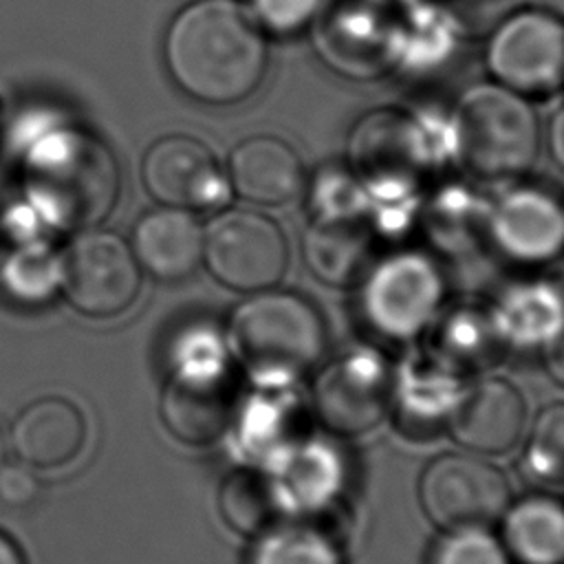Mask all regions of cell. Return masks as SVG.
Segmentation results:
<instances>
[{
    "mask_svg": "<svg viewBox=\"0 0 564 564\" xmlns=\"http://www.w3.org/2000/svg\"><path fill=\"white\" fill-rule=\"evenodd\" d=\"M163 57L174 84L212 106L247 99L267 73L264 37L236 0L183 7L165 31Z\"/></svg>",
    "mask_w": 564,
    "mask_h": 564,
    "instance_id": "1",
    "label": "cell"
},
{
    "mask_svg": "<svg viewBox=\"0 0 564 564\" xmlns=\"http://www.w3.org/2000/svg\"><path fill=\"white\" fill-rule=\"evenodd\" d=\"M29 203L57 229L86 231L99 225L119 198V165L93 132L53 128L31 141L22 156Z\"/></svg>",
    "mask_w": 564,
    "mask_h": 564,
    "instance_id": "2",
    "label": "cell"
},
{
    "mask_svg": "<svg viewBox=\"0 0 564 564\" xmlns=\"http://www.w3.org/2000/svg\"><path fill=\"white\" fill-rule=\"evenodd\" d=\"M225 337L251 381H297L326 350L319 311L306 297L278 289L249 293L234 308Z\"/></svg>",
    "mask_w": 564,
    "mask_h": 564,
    "instance_id": "3",
    "label": "cell"
},
{
    "mask_svg": "<svg viewBox=\"0 0 564 564\" xmlns=\"http://www.w3.org/2000/svg\"><path fill=\"white\" fill-rule=\"evenodd\" d=\"M456 156L474 176L513 178L540 152V121L527 97L491 82L463 93L454 110Z\"/></svg>",
    "mask_w": 564,
    "mask_h": 564,
    "instance_id": "4",
    "label": "cell"
},
{
    "mask_svg": "<svg viewBox=\"0 0 564 564\" xmlns=\"http://www.w3.org/2000/svg\"><path fill=\"white\" fill-rule=\"evenodd\" d=\"M445 282L427 256L399 251L364 275L359 306L368 326L392 341H410L438 315Z\"/></svg>",
    "mask_w": 564,
    "mask_h": 564,
    "instance_id": "5",
    "label": "cell"
},
{
    "mask_svg": "<svg viewBox=\"0 0 564 564\" xmlns=\"http://www.w3.org/2000/svg\"><path fill=\"white\" fill-rule=\"evenodd\" d=\"M419 505L427 520L443 529H487L511 505L507 476L474 452H445L419 476Z\"/></svg>",
    "mask_w": 564,
    "mask_h": 564,
    "instance_id": "6",
    "label": "cell"
},
{
    "mask_svg": "<svg viewBox=\"0 0 564 564\" xmlns=\"http://www.w3.org/2000/svg\"><path fill=\"white\" fill-rule=\"evenodd\" d=\"M487 68L496 84L542 97L564 86V20L529 7L505 18L489 37Z\"/></svg>",
    "mask_w": 564,
    "mask_h": 564,
    "instance_id": "7",
    "label": "cell"
},
{
    "mask_svg": "<svg viewBox=\"0 0 564 564\" xmlns=\"http://www.w3.org/2000/svg\"><path fill=\"white\" fill-rule=\"evenodd\" d=\"M392 368L372 348H352L324 366L311 390V410L333 436L375 430L390 410Z\"/></svg>",
    "mask_w": 564,
    "mask_h": 564,
    "instance_id": "8",
    "label": "cell"
},
{
    "mask_svg": "<svg viewBox=\"0 0 564 564\" xmlns=\"http://www.w3.org/2000/svg\"><path fill=\"white\" fill-rule=\"evenodd\" d=\"M203 262L227 289L258 293L284 278L289 245L271 218L251 209H229L205 229Z\"/></svg>",
    "mask_w": 564,
    "mask_h": 564,
    "instance_id": "9",
    "label": "cell"
},
{
    "mask_svg": "<svg viewBox=\"0 0 564 564\" xmlns=\"http://www.w3.org/2000/svg\"><path fill=\"white\" fill-rule=\"evenodd\" d=\"M139 286L141 269L130 245L110 231H79L62 253V291L88 317L123 313Z\"/></svg>",
    "mask_w": 564,
    "mask_h": 564,
    "instance_id": "10",
    "label": "cell"
},
{
    "mask_svg": "<svg viewBox=\"0 0 564 564\" xmlns=\"http://www.w3.org/2000/svg\"><path fill=\"white\" fill-rule=\"evenodd\" d=\"M278 511L291 518H315L337 502L348 482V460L328 438L302 434L260 467Z\"/></svg>",
    "mask_w": 564,
    "mask_h": 564,
    "instance_id": "11",
    "label": "cell"
},
{
    "mask_svg": "<svg viewBox=\"0 0 564 564\" xmlns=\"http://www.w3.org/2000/svg\"><path fill=\"white\" fill-rule=\"evenodd\" d=\"M238 390L227 366H172L159 414L181 443L203 447L227 434Z\"/></svg>",
    "mask_w": 564,
    "mask_h": 564,
    "instance_id": "12",
    "label": "cell"
},
{
    "mask_svg": "<svg viewBox=\"0 0 564 564\" xmlns=\"http://www.w3.org/2000/svg\"><path fill=\"white\" fill-rule=\"evenodd\" d=\"M141 181L148 194L167 207H207L225 196V176L214 152L183 132L165 134L145 150Z\"/></svg>",
    "mask_w": 564,
    "mask_h": 564,
    "instance_id": "13",
    "label": "cell"
},
{
    "mask_svg": "<svg viewBox=\"0 0 564 564\" xmlns=\"http://www.w3.org/2000/svg\"><path fill=\"white\" fill-rule=\"evenodd\" d=\"M529 408L524 394L502 377L465 386L445 430L467 452L502 456L518 445L527 430Z\"/></svg>",
    "mask_w": 564,
    "mask_h": 564,
    "instance_id": "14",
    "label": "cell"
},
{
    "mask_svg": "<svg viewBox=\"0 0 564 564\" xmlns=\"http://www.w3.org/2000/svg\"><path fill=\"white\" fill-rule=\"evenodd\" d=\"M306 405L297 381H253L238 399L227 434L245 465L262 467L273 454L304 434Z\"/></svg>",
    "mask_w": 564,
    "mask_h": 564,
    "instance_id": "15",
    "label": "cell"
},
{
    "mask_svg": "<svg viewBox=\"0 0 564 564\" xmlns=\"http://www.w3.org/2000/svg\"><path fill=\"white\" fill-rule=\"evenodd\" d=\"M489 231L513 262H549L564 249V205L544 189L516 187L494 205Z\"/></svg>",
    "mask_w": 564,
    "mask_h": 564,
    "instance_id": "16",
    "label": "cell"
},
{
    "mask_svg": "<svg viewBox=\"0 0 564 564\" xmlns=\"http://www.w3.org/2000/svg\"><path fill=\"white\" fill-rule=\"evenodd\" d=\"M130 249L141 269L163 282L189 278L203 262L205 229L194 214L181 207L145 212L134 229Z\"/></svg>",
    "mask_w": 564,
    "mask_h": 564,
    "instance_id": "17",
    "label": "cell"
},
{
    "mask_svg": "<svg viewBox=\"0 0 564 564\" xmlns=\"http://www.w3.org/2000/svg\"><path fill=\"white\" fill-rule=\"evenodd\" d=\"M227 176L240 198L262 207H282L304 189V167L297 152L271 134L240 141L229 156Z\"/></svg>",
    "mask_w": 564,
    "mask_h": 564,
    "instance_id": "18",
    "label": "cell"
},
{
    "mask_svg": "<svg viewBox=\"0 0 564 564\" xmlns=\"http://www.w3.org/2000/svg\"><path fill=\"white\" fill-rule=\"evenodd\" d=\"M463 390V375L432 352L414 355L392 370L390 410L408 432H434L445 427Z\"/></svg>",
    "mask_w": 564,
    "mask_h": 564,
    "instance_id": "19",
    "label": "cell"
},
{
    "mask_svg": "<svg viewBox=\"0 0 564 564\" xmlns=\"http://www.w3.org/2000/svg\"><path fill=\"white\" fill-rule=\"evenodd\" d=\"M86 441V421L75 403L62 397H46L29 403L11 427L15 456L40 469L70 463Z\"/></svg>",
    "mask_w": 564,
    "mask_h": 564,
    "instance_id": "20",
    "label": "cell"
},
{
    "mask_svg": "<svg viewBox=\"0 0 564 564\" xmlns=\"http://www.w3.org/2000/svg\"><path fill=\"white\" fill-rule=\"evenodd\" d=\"M500 542L520 564H564V502L533 494L502 513Z\"/></svg>",
    "mask_w": 564,
    "mask_h": 564,
    "instance_id": "21",
    "label": "cell"
},
{
    "mask_svg": "<svg viewBox=\"0 0 564 564\" xmlns=\"http://www.w3.org/2000/svg\"><path fill=\"white\" fill-rule=\"evenodd\" d=\"M489 315L505 346L538 348L562 326L564 297L549 284H518L498 300Z\"/></svg>",
    "mask_w": 564,
    "mask_h": 564,
    "instance_id": "22",
    "label": "cell"
},
{
    "mask_svg": "<svg viewBox=\"0 0 564 564\" xmlns=\"http://www.w3.org/2000/svg\"><path fill=\"white\" fill-rule=\"evenodd\" d=\"M368 247L366 231L344 214L313 220L304 242L311 271L328 284H348L364 278L370 269Z\"/></svg>",
    "mask_w": 564,
    "mask_h": 564,
    "instance_id": "23",
    "label": "cell"
},
{
    "mask_svg": "<svg viewBox=\"0 0 564 564\" xmlns=\"http://www.w3.org/2000/svg\"><path fill=\"white\" fill-rule=\"evenodd\" d=\"M247 564H346L339 542L311 518L273 522L253 538Z\"/></svg>",
    "mask_w": 564,
    "mask_h": 564,
    "instance_id": "24",
    "label": "cell"
},
{
    "mask_svg": "<svg viewBox=\"0 0 564 564\" xmlns=\"http://www.w3.org/2000/svg\"><path fill=\"white\" fill-rule=\"evenodd\" d=\"M502 348L505 344L500 341L489 313L460 308L449 313L436 326L434 348L430 352L458 375L467 377L496 361Z\"/></svg>",
    "mask_w": 564,
    "mask_h": 564,
    "instance_id": "25",
    "label": "cell"
},
{
    "mask_svg": "<svg viewBox=\"0 0 564 564\" xmlns=\"http://www.w3.org/2000/svg\"><path fill=\"white\" fill-rule=\"evenodd\" d=\"M0 289L15 304H46L62 289V256L42 240H22L7 260H0Z\"/></svg>",
    "mask_w": 564,
    "mask_h": 564,
    "instance_id": "26",
    "label": "cell"
},
{
    "mask_svg": "<svg viewBox=\"0 0 564 564\" xmlns=\"http://www.w3.org/2000/svg\"><path fill=\"white\" fill-rule=\"evenodd\" d=\"M218 511L225 524L245 538H256L280 516L264 471L251 465L238 467L223 478Z\"/></svg>",
    "mask_w": 564,
    "mask_h": 564,
    "instance_id": "27",
    "label": "cell"
},
{
    "mask_svg": "<svg viewBox=\"0 0 564 564\" xmlns=\"http://www.w3.org/2000/svg\"><path fill=\"white\" fill-rule=\"evenodd\" d=\"M522 467L542 487H564V401L546 405L533 421Z\"/></svg>",
    "mask_w": 564,
    "mask_h": 564,
    "instance_id": "28",
    "label": "cell"
},
{
    "mask_svg": "<svg viewBox=\"0 0 564 564\" xmlns=\"http://www.w3.org/2000/svg\"><path fill=\"white\" fill-rule=\"evenodd\" d=\"M430 564H509V555L487 529H456L436 540Z\"/></svg>",
    "mask_w": 564,
    "mask_h": 564,
    "instance_id": "29",
    "label": "cell"
},
{
    "mask_svg": "<svg viewBox=\"0 0 564 564\" xmlns=\"http://www.w3.org/2000/svg\"><path fill=\"white\" fill-rule=\"evenodd\" d=\"M319 0H249L253 20L280 33L300 29L317 9Z\"/></svg>",
    "mask_w": 564,
    "mask_h": 564,
    "instance_id": "30",
    "label": "cell"
},
{
    "mask_svg": "<svg viewBox=\"0 0 564 564\" xmlns=\"http://www.w3.org/2000/svg\"><path fill=\"white\" fill-rule=\"evenodd\" d=\"M40 485L35 476L20 465L0 467V502L7 507H24L35 500Z\"/></svg>",
    "mask_w": 564,
    "mask_h": 564,
    "instance_id": "31",
    "label": "cell"
},
{
    "mask_svg": "<svg viewBox=\"0 0 564 564\" xmlns=\"http://www.w3.org/2000/svg\"><path fill=\"white\" fill-rule=\"evenodd\" d=\"M542 348H544V368L549 377L560 388H564V322Z\"/></svg>",
    "mask_w": 564,
    "mask_h": 564,
    "instance_id": "32",
    "label": "cell"
},
{
    "mask_svg": "<svg viewBox=\"0 0 564 564\" xmlns=\"http://www.w3.org/2000/svg\"><path fill=\"white\" fill-rule=\"evenodd\" d=\"M546 141H549V152H551L553 161L564 172V106L557 108V112L553 115V119L549 123Z\"/></svg>",
    "mask_w": 564,
    "mask_h": 564,
    "instance_id": "33",
    "label": "cell"
},
{
    "mask_svg": "<svg viewBox=\"0 0 564 564\" xmlns=\"http://www.w3.org/2000/svg\"><path fill=\"white\" fill-rule=\"evenodd\" d=\"M0 564H24V557L15 542L0 531Z\"/></svg>",
    "mask_w": 564,
    "mask_h": 564,
    "instance_id": "34",
    "label": "cell"
},
{
    "mask_svg": "<svg viewBox=\"0 0 564 564\" xmlns=\"http://www.w3.org/2000/svg\"><path fill=\"white\" fill-rule=\"evenodd\" d=\"M531 7L549 11V13L564 20V0H531Z\"/></svg>",
    "mask_w": 564,
    "mask_h": 564,
    "instance_id": "35",
    "label": "cell"
},
{
    "mask_svg": "<svg viewBox=\"0 0 564 564\" xmlns=\"http://www.w3.org/2000/svg\"><path fill=\"white\" fill-rule=\"evenodd\" d=\"M4 465V441H2V434H0V467Z\"/></svg>",
    "mask_w": 564,
    "mask_h": 564,
    "instance_id": "36",
    "label": "cell"
},
{
    "mask_svg": "<svg viewBox=\"0 0 564 564\" xmlns=\"http://www.w3.org/2000/svg\"><path fill=\"white\" fill-rule=\"evenodd\" d=\"M0 253H2V229H0Z\"/></svg>",
    "mask_w": 564,
    "mask_h": 564,
    "instance_id": "37",
    "label": "cell"
}]
</instances>
